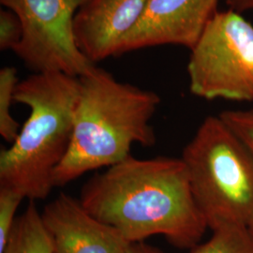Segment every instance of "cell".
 I'll use <instances>...</instances> for the list:
<instances>
[{
  "mask_svg": "<svg viewBox=\"0 0 253 253\" xmlns=\"http://www.w3.org/2000/svg\"><path fill=\"white\" fill-rule=\"evenodd\" d=\"M18 83L17 70L14 67H4L0 70V135L9 143L14 142L22 127L11 115Z\"/></svg>",
  "mask_w": 253,
  "mask_h": 253,
  "instance_id": "12",
  "label": "cell"
},
{
  "mask_svg": "<svg viewBox=\"0 0 253 253\" xmlns=\"http://www.w3.org/2000/svg\"><path fill=\"white\" fill-rule=\"evenodd\" d=\"M124 253H163L157 248L150 245L145 244L144 241L130 243L126 247Z\"/></svg>",
  "mask_w": 253,
  "mask_h": 253,
  "instance_id": "16",
  "label": "cell"
},
{
  "mask_svg": "<svg viewBox=\"0 0 253 253\" xmlns=\"http://www.w3.org/2000/svg\"><path fill=\"white\" fill-rule=\"evenodd\" d=\"M208 242L190 253H253V236L248 225H226L213 230Z\"/></svg>",
  "mask_w": 253,
  "mask_h": 253,
  "instance_id": "11",
  "label": "cell"
},
{
  "mask_svg": "<svg viewBox=\"0 0 253 253\" xmlns=\"http://www.w3.org/2000/svg\"><path fill=\"white\" fill-rule=\"evenodd\" d=\"M226 4L229 9L240 14L253 9V0H226Z\"/></svg>",
  "mask_w": 253,
  "mask_h": 253,
  "instance_id": "17",
  "label": "cell"
},
{
  "mask_svg": "<svg viewBox=\"0 0 253 253\" xmlns=\"http://www.w3.org/2000/svg\"><path fill=\"white\" fill-rule=\"evenodd\" d=\"M248 227H249V229H250L251 234H252L253 236V218L250 220V222H249V224H248Z\"/></svg>",
  "mask_w": 253,
  "mask_h": 253,
  "instance_id": "18",
  "label": "cell"
},
{
  "mask_svg": "<svg viewBox=\"0 0 253 253\" xmlns=\"http://www.w3.org/2000/svg\"><path fill=\"white\" fill-rule=\"evenodd\" d=\"M2 253H54V243L34 201L16 218Z\"/></svg>",
  "mask_w": 253,
  "mask_h": 253,
  "instance_id": "10",
  "label": "cell"
},
{
  "mask_svg": "<svg viewBox=\"0 0 253 253\" xmlns=\"http://www.w3.org/2000/svg\"><path fill=\"white\" fill-rule=\"evenodd\" d=\"M190 51L188 73L193 95L253 101V26L240 13L217 11Z\"/></svg>",
  "mask_w": 253,
  "mask_h": 253,
  "instance_id": "5",
  "label": "cell"
},
{
  "mask_svg": "<svg viewBox=\"0 0 253 253\" xmlns=\"http://www.w3.org/2000/svg\"><path fill=\"white\" fill-rule=\"evenodd\" d=\"M149 0H88L74 17L78 48L91 62L117 56L118 47L142 17Z\"/></svg>",
  "mask_w": 253,
  "mask_h": 253,
  "instance_id": "9",
  "label": "cell"
},
{
  "mask_svg": "<svg viewBox=\"0 0 253 253\" xmlns=\"http://www.w3.org/2000/svg\"><path fill=\"white\" fill-rule=\"evenodd\" d=\"M218 117L241 141L253 159V110H229Z\"/></svg>",
  "mask_w": 253,
  "mask_h": 253,
  "instance_id": "14",
  "label": "cell"
},
{
  "mask_svg": "<svg viewBox=\"0 0 253 253\" xmlns=\"http://www.w3.org/2000/svg\"><path fill=\"white\" fill-rule=\"evenodd\" d=\"M86 1L0 0L22 23L23 37L12 51L28 70L80 78L97 68L80 51L74 36V17Z\"/></svg>",
  "mask_w": 253,
  "mask_h": 253,
  "instance_id": "6",
  "label": "cell"
},
{
  "mask_svg": "<svg viewBox=\"0 0 253 253\" xmlns=\"http://www.w3.org/2000/svg\"><path fill=\"white\" fill-rule=\"evenodd\" d=\"M54 253H124L130 244L114 227L100 221L80 200L60 193L42 213Z\"/></svg>",
  "mask_w": 253,
  "mask_h": 253,
  "instance_id": "8",
  "label": "cell"
},
{
  "mask_svg": "<svg viewBox=\"0 0 253 253\" xmlns=\"http://www.w3.org/2000/svg\"><path fill=\"white\" fill-rule=\"evenodd\" d=\"M80 89V78L58 72L19 82L14 102L27 106L30 115L14 142L1 150L0 187L34 202L50 195L54 172L72 142Z\"/></svg>",
  "mask_w": 253,
  "mask_h": 253,
  "instance_id": "3",
  "label": "cell"
},
{
  "mask_svg": "<svg viewBox=\"0 0 253 253\" xmlns=\"http://www.w3.org/2000/svg\"><path fill=\"white\" fill-rule=\"evenodd\" d=\"M190 188L212 231L253 217V159L218 116L206 118L183 149Z\"/></svg>",
  "mask_w": 253,
  "mask_h": 253,
  "instance_id": "4",
  "label": "cell"
},
{
  "mask_svg": "<svg viewBox=\"0 0 253 253\" xmlns=\"http://www.w3.org/2000/svg\"><path fill=\"white\" fill-rule=\"evenodd\" d=\"M25 199L19 191L0 187V253H3L17 217V208Z\"/></svg>",
  "mask_w": 253,
  "mask_h": 253,
  "instance_id": "13",
  "label": "cell"
},
{
  "mask_svg": "<svg viewBox=\"0 0 253 253\" xmlns=\"http://www.w3.org/2000/svg\"><path fill=\"white\" fill-rule=\"evenodd\" d=\"M80 83L73 138L54 172V187L121 163L135 144L150 147L157 142L150 124L162 101L156 92L118 81L100 68L80 77Z\"/></svg>",
  "mask_w": 253,
  "mask_h": 253,
  "instance_id": "2",
  "label": "cell"
},
{
  "mask_svg": "<svg viewBox=\"0 0 253 253\" xmlns=\"http://www.w3.org/2000/svg\"><path fill=\"white\" fill-rule=\"evenodd\" d=\"M217 0H149L117 56L143 48L180 45L191 50L217 12Z\"/></svg>",
  "mask_w": 253,
  "mask_h": 253,
  "instance_id": "7",
  "label": "cell"
},
{
  "mask_svg": "<svg viewBox=\"0 0 253 253\" xmlns=\"http://www.w3.org/2000/svg\"><path fill=\"white\" fill-rule=\"evenodd\" d=\"M79 200L91 215L116 228L129 243L160 235L178 249L191 250L208 228L181 158L130 155L93 175Z\"/></svg>",
  "mask_w": 253,
  "mask_h": 253,
  "instance_id": "1",
  "label": "cell"
},
{
  "mask_svg": "<svg viewBox=\"0 0 253 253\" xmlns=\"http://www.w3.org/2000/svg\"><path fill=\"white\" fill-rule=\"evenodd\" d=\"M23 27L17 14L10 9L0 10V49L13 50L21 42Z\"/></svg>",
  "mask_w": 253,
  "mask_h": 253,
  "instance_id": "15",
  "label": "cell"
}]
</instances>
